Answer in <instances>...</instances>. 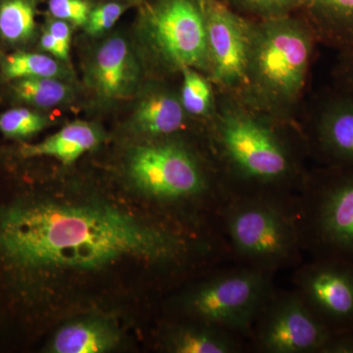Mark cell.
Masks as SVG:
<instances>
[{
  "instance_id": "1",
  "label": "cell",
  "mask_w": 353,
  "mask_h": 353,
  "mask_svg": "<svg viewBox=\"0 0 353 353\" xmlns=\"http://www.w3.org/2000/svg\"><path fill=\"white\" fill-rule=\"evenodd\" d=\"M125 257L176 268L194 257L222 263L227 250L219 236L109 206L18 199L0 208V268L21 289L43 272L101 268Z\"/></svg>"
},
{
  "instance_id": "2",
  "label": "cell",
  "mask_w": 353,
  "mask_h": 353,
  "mask_svg": "<svg viewBox=\"0 0 353 353\" xmlns=\"http://www.w3.org/2000/svg\"><path fill=\"white\" fill-rule=\"evenodd\" d=\"M223 180L232 196L294 202L306 176L277 132L250 114H225L216 131Z\"/></svg>"
},
{
  "instance_id": "3",
  "label": "cell",
  "mask_w": 353,
  "mask_h": 353,
  "mask_svg": "<svg viewBox=\"0 0 353 353\" xmlns=\"http://www.w3.org/2000/svg\"><path fill=\"white\" fill-rule=\"evenodd\" d=\"M294 206L296 201L232 196L220 218L231 256L239 264L273 274L299 267L304 252Z\"/></svg>"
},
{
  "instance_id": "4",
  "label": "cell",
  "mask_w": 353,
  "mask_h": 353,
  "mask_svg": "<svg viewBox=\"0 0 353 353\" xmlns=\"http://www.w3.org/2000/svg\"><path fill=\"white\" fill-rule=\"evenodd\" d=\"M129 173L153 201L194 206L221 228V213L231 194L222 176L211 174L183 143L165 141L139 146L130 157Z\"/></svg>"
},
{
  "instance_id": "5",
  "label": "cell",
  "mask_w": 353,
  "mask_h": 353,
  "mask_svg": "<svg viewBox=\"0 0 353 353\" xmlns=\"http://www.w3.org/2000/svg\"><path fill=\"white\" fill-rule=\"evenodd\" d=\"M294 210L304 252L353 261V165L306 176Z\"/></svg>"
},
{
  "instance_id": "6",
  "label": "cell",
  "mask_w": 353,
  "mask_h": 353,
  "mask_svg": "<svg viewBox=\"0 0 353 353\" xmlns=\"http://www.w3.org/2000/svg\"><path fill=\"white\" fill-rule=\"evenodd\" d=\"M312 41L305 26L283 15L252 25L246 83L269 103H292L305 85Z\"/></svg>"
},
{
  "instance_id": "7",
  "label": "cell",
  "mask_w": 353,
  "mask_h": 353,
  "mask_svg": "<svg viewBox=\"0 0 353 353\" xmlns=\"http://www.w3.org/2000/svg\"><path fill=\"white\" fill-rule=\"evenodd\" d=\"M274 275L245 265H220L183 296V311L194 321L228 330L250 341L260 309L275 290Z\"/></svg>"
},
{
  "instance_id": "8",
  "label": "cell",
  "mask_w": 353,
  "mask_h": 353,
  "mask_svg": "<svg viewBox=\"0 0 353 353\" xmlns=\"http://www.w3.org/2000/svg\"><path fill=\"white\" fill-rule=\"evenodd\" d=\"M141 34L153 54L172 68L210 71L203 10L194 0L158 2L146 13Z\"/></svg>"
},
{
  "instance_id": "9",
  "label": "cell",
  "mask_w": 353,
  "mask_h": 353,
  "mask_svg": "<svg viewBox=\"0 0 353 353\" xmlns=\"http://www.w3.org/2000/svg\"><path fill=\"white\" fill-rule=\"evenodd\" d=\"M330 334L296 290L275 288L253 324L250 350L259 353H319Z\"/></svg>"
},
{
  "instance_id": "10",
  "label": "cell",
  "mask_w": 353,
  "mask_h": 353,
  "mask_svg": "<svg viewBox=\"0 0 353 353\" xmlns=\"http://www.w3.org/2000/svg\"><path fill=\"white\" fill-rule=\"evenodd\" d=\"M292 284L330 333L353 331V261L338 257L313 259L297 267Z\"/></svg>"
},
{
  "instance_id": "11",
  "label": "cell",
  "mask_w": 353,
  "mask_h": 353,
  "mask_svg": "<svg viewBox=\"0 0 353 353\" xmlns=\"http://www.w3.org/2000/svg\"><path fill=\"white\" fill-rule=\"evenodd\" d=\"M201 7L213 78L227 88L245 85L252 25L216 0H203Z\"/></svg>"
},
{
  "instance_id": "12",
  "label": "cell",
  "mask_w": 353,
  "mask_h": 353,
  "mask_svg": "<svg viewBox=\"0 0 353 353\" xmlns=\"http://www.w3.org/2000/svg\"><path fill=\"white\" fill-rule=\"evenodd\" d=\"M138 57L126 38L110 37L97 46L88 62L87 81L101 101H125L141 83Z\"/></svg>"
},
{
  "instance_id": "13",
  "label": "cell",
  "mask_w": 353,
  "mask_h": 353,
  "mask_svg": "<svg viewBox=\"0 0 353 353\" xmlns=\"http://www.w3.org/2000/svg\"><path fill=\"white\" fill-rule=\"evenodd\" d=\"M312 148L328 166L353 165V95H334L323 106L314 130Z\"/></svg>"
},
{
  "instance_id": "14",
  "label": "cell",
  "mask_w": 353,
  "mask_h": 353,
  "mask_svg": "<svg viewBox=\"0 0 353 353\" xmlns=\"http://www.w3.org/2000/svg\"><path fill=\"white\" fill-rule=\"evenodd\" d=\"M185 111L176 97L165 88H152L139 99L134 109V131L159 138L180 131L185 124Z\"/></svg>"
},
{
  "instance_id": "15",
  "label": "cell",
  "mask_w": 353,
  "mask_h": 353,
  "mask_svg": "<svg viewBox=\"0 0 353 353\" xmlns=\"http://www.w3.org/2000/svg\"><path fill=\"white\" fill-rule=\"evenodd\" d=\"M169 352L176 353H241L250 350L240 334L199 321L180 325L166 339Z\"/></svg>"
},
{
  "instance_id": "16",
  "label": "cell",
  "mask_w": 353,
  "mask_h": 353,
  "mask_svg": "<svg viewBox=\"0 0 353 353\" xmlns=\"http://www.w3.org/2000/svg\"><path fill=\"white\" fill-rule=\"evenodd\" d=\"M101 141V132L95 125L76 121L36 145H24L20 153L24 158L48 157L65 165L73 164Z\"/></svg>"
},
{
  "instance_id": "17",
  "label": "cell",
  "mask_w": 353,
  "mask_h": 353,
  "mask_svg": "<svg viewBox=\"0 0 353 353\" xmlns=\"http://www.w3.org/2000/svg\"><path fill=\"white\" fill-rule=\"evenodd\" d=\"M119 334L102 321H81L70 324L58 332L51 345L55 353L106 352L116 347Z\"/></svg>"
},
{
  "instance_id": "18",
  "label": "cell",
  "mask_w": 353,
  "mask_h": 353,
  "mask_svg": "<svg viewBox=\"0 0 353 353\" xmlns=\"http://www.w3.org/2000/svg\"><path fill=\"white\" fill-rule=\"evenodd\" d=\"M318 34L343 50L353 48V0H303Z\"/></svg>"
},
{
  "instance_id": "19",
  "label": "cell",
  "mask_w": 353,
  "mask_h": 353,
  "mask_svg": "<svg viewBox=\"0 0 353 353\" xmlns=\"http://www.w3.org/2000/svg\"><path fill=\"white\" fill-rule=\"evenodd\" d=\"M12 88L21 101L41 108L61 105L73 97L71 87L59 78L20 79Z\"/></svg>"
},
{
  "instance_id": "20",
  "label": "cell",
  "mask_w": 353,
  "mask_h": 353,
  "mask_svg": "<svg viewBox=\"0 0 353 353\" xmlns=\"http://www.w3.org/2000/svg\"><path fill=\"white\" fill-rule=\"evenodd\" d=\"M3 73L10 80L30 78H59L66 76L60 60L41 53L16 52L7 55Z\"/></svg>"
},
{
  "instance_id": "21",
  "label": "cell",
  "mask_w": 353,
  "mask_h": 353,
  "mask_svg": "<svg viewBox=\"0 0 353 353\" xmlns=\"http://www.w3.org/2000/svg\"><path fill=\"white\" fill-rule=\"evenodd\" d=\"M34 27V7L27 0H6L0 6V34L7 41H26Z\"/></svg>"
},
{
  "instance_id": "22",
  "label": "cell",
  "mask_w": 353,
  "mask_h": 353,
  "mask_svg": "<svg viewBox=\"0 0 353 353\" xmlns=\"http://www.w3.org/2000/svg\"><path fill=\"white\" fill-rule=\"evenodd\" d=\"M180 101L185 113L203 117L212 108L213 94L210 83L192 67H183Z\"/></svg>"
},
{
  "instance_id": "23",
  "label": "cell",
  "mask_w": 353,
  "mask_h": 353,
  "mask_svg": "<svg viewBox=\"0 0 353 353\" xmlns=\"http://www.w3.org/2000/svg\"><path fill=\"white\" fill-rule=\"evenodd\" d=\"M46 126L48 118L28 108H13L0 115V132L7 138H30Z\"/></svg>"
},
{
  "instance_id": "24",
  "label": "cell",
  "mask_w": 353,
  "mask_h": 353,
  "mask_svg": "<svg viewBox=\"0 0 353 353\" xmlns=\"http://www.w3.org/2000/svg\"><path fill=\"white\" fill-rule=\"evenodd\" d=\"M127 10V6L119 2H106L92 9L85 22V31L88 36L99 37L112 29Z\"/></svg>"
},
{
  "instance_id": "25",
  "label": "cell",
  "mask_w": 353,
  "mask_h": 353,
  "mask_svg": "<svg viewBox=\"0 0 353 353\" xmlns=\"http://www.w3.org/2000/svg\"><path fill=\"white\" fill-rule=\"evenodd\" d=\"M48 7L53 17L75 26H85L92 10L87 0H50Z\"/></svg>"
},
{
  "instance_id": "26",
  "label": "cell",
  "mask_w": 353,
  "mask_h": 353,
  "mask_svg": "<svg viewBox=\"0 0 353 353\" xmlns=\"http://www.w3.org/2000/svg\"><path fill=\"white\" fill-rule=\"evenodd\" d=\"M239 4L250 9L252 12L267 15V17H276L296 6L303 0H236Z\"/></svg>"
},
{
  "instance_id": "27",
  "label": "cell",
  "mask_w": 353,
  "mask_h": 353,
  "mask_svg": "<svg viewBox=\"0 0 353 353\" xmlns=\"http://www.w3.org/2000/svg\"><path fill=\"white\" fill-rule=\"evenodd\" d=\"M319 353H353V331L330 334Z\"/></svg>"
},
{
  "instance_id": "28",
  "label": "cell",
  "mask_w": 353,
  "mask_h": 353,
  "mask_svg": "<svg viewBox=\"0 0 353 353\" xmlns=\"http://www.w3.org/2000/svg\"><path fill=\"white\" fill-rule=\"evenodd\" d=\"M48 32L57 39L60 46L66 51H70L71 46V27L69 23L63 20L57 19L51 21L48 27Z\"/></svg>"
},
{
  "instance_id": "29",
  "label": "cell",
  "mask_w": 353,
  "mask_h": 353,
  "mask_svg": "<svg viewBox=\"0 0 353 353\" xmlns=\"http://www.w3.org/2000/svg\"><path fill=\"white\" fill-rule=\"evenodd\" d=\"M41 48L46 52L50 53L51 57L57 58L60 61H66L69 58V52L64 50L57 39L53 38L52 34L46 30L41 38Z\"/></svg>"
},
{
  "instance_id": "30",
  "label": "cell",
  "mask_w": 353,
  "mask_h": 353,
  "mask_svg": "<svg viewBox=\"0 0 353 353\" xmlns=\"http://www.w3.org/2000/svg\"><path fill=\"white\" fill-rule=\"evenodd\" d=\"M339 73L345 90L353 95V48L345 50V61L341 65Z\"/></svg>"
}]
</instances>
